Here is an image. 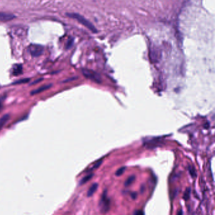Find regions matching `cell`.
<instances>
[{
  "label": "cell",
  "mask_w": 215,
  "mask_h": 215,
  "mask_svg": "<svg viewBox=\"0 0 215 215\" xmlns=\"http://www.w3.org/2000/svg\"><path fill=\"white\" fill-rule=\"evenodd\" d=\"M66 15L67 17H68L69 18L76 20L80 24L84 25L85 27H87L88 29H89L90 31L93 33L96 34L98 32V30L95 28V27L93 24H92L89 21V20L86 19L84 17L81 15L80 14H78L76 13H68Z\"/></svg>",
  "instance_id": "obj_1"
},
{
  "label": "cell",
  "mask_w": 215,
  "mask_h": 215,
  "mask_svg": "<svg viewBox=\"0 0 215 215\" xmlns=\"http://www.w3.org/2000/svg\"><path fill=\"white\" fill-rule=\"evenodd\" d=\"M82 73L86 78L95 81L96 83H101V77L95 71L87 69H83Z\"/></svg>",
  "instance_id": "obj_2"
},
{
  "label": "cell",
  "mask_w": 215,
  "mask_h": 215,
  "mask_svg": "<svg viewBox=\"0 0 215 215\" xmlns=\"http://www.w3.org/2000/svg\"><path fill=\"white\" fill-rule=\"evenodd\" d=\"M28 51L32 56L38 57L43 54L44 47L38 44H31L28 47Z\"/></svg>",
  "instance_id": "obj_3"
},
{
  "label": "cell",
  "mask_w": 215,
  "mask_h": 215,
  "mask_svg": "<svg viewBox=\"0 0 215 215\" xmlns=\"http://www.w3.org/2000/svg\"><path fill=\"white\" fill-rule=\"evenodd\" d=\"M106 192H107L105 191V192L104 193L100 202V205L102 206V209H104V211L105 213H106L109 208V199H107L106 197Z\"/></svg>",
  "instance_id": "obj_4"
},
{
  "label": "cell",
  "mask_w": 215,
  "mask_h": 215,
  "mask_svg": "<svg viewBox=\"0 0 215 215\" xmlns=\"http://www.w3.org/2000/svg\"><path fill=\"white\" fill-rule=\"evenodd\" d=\"M15 18V16L11 13L0 12V21L2 22H8L10 21Z\"/></svg>",
  "instance_id": "obj_5"
},
{
  "label": "cell",
  "mask_w": 215,
  "mask_h": 215,
  "mask_svg": "<svg viewBox=\"0 0 215 215\" xmlns=\"http://www.w3.org/2000/svg\"><path fill=\"white\" fill-rule=\"evenodd\" d=\"M98 187V184L97 183H95L94 184H92V186L90 187V189L88 191L87 196L91 197V196H93V194L96 192Z\"/></svg>",
  "instance_id": "obj_6"
},
{
  "label": "cell",
  "mask_w": 215,
  "mask_h": 215,
  "mask_svg": "<svg viewBox=\"0 0 215 215\" xmlns=\"http://www.w3.org/2000/svg\"><path fill=\"white\" fill-rule=\"evenodd\" d=\"M51 86H52V85H44L41 87H39V88L32 91L31 93H30V94L31 95H35V94H39V93H40V92H42L46 90H47L49 89L50 87H51Z\"/></svg>",
  "instance_id": "obj_7"
},
{
  "label": "cell",
  "mask_w": 215,
  "mask_h": 215,
  "mask_svg": "<svg viewBox=\"0 0 215 215\" xmlns=\"http://www.w3.org/2000/svg\"><path fill=\"white\" fill-rule=\"evenodd\" d=\"M22 72V66L20 65H16L13 68V74L14 75H19Z\"/></svg>",
  "instance_id": "obj_8"
},
{
  "label": "cell",
  "mask_w": 215,
  "mask_h": 215,
  "mask_svg": "<svg viewBox=\"0 0 215 215\" xmlns=\"http://www.w3.org/2000/svg\"><path fill=\"white\" fill-rule=\"evenodd\" d=\"M9 119V115L8 114H6L3 116L2 118H0V129L5 126V124L8 122Z\"/></svg>",
  "instance_id": "obj_9"
},
{
  "label": "cell",
  "mask_w": 215,
  "mask_h": 215,
  "mask_svg": "<svg viewBox=\"0 0 215 215\" xmlns=\"http://www.w3.org/2000/svg\"><path fill=\"white\" fill-rule=\"evenodd\" d=\"M93 176H94V174H93V173H90V174H88V175H87V176L84 177L81 180V181H80V185H83V184L87 182L90 179H91Z\"/></svg>",
  "instance_id": "obj_10"
},
{
  "label": "cell",
  "mask_w": 215,
  "mask_h": 215,
  "mask_svg": "<svg viewBox=\"0 0 215 215\" xmlns=\"http://www.w3.org/2000/svg\"><path fill=\"white\" fill-rule=\"evenodd\" d=\"M135 176H130L126 180V182H124V186L126 187H128V186H129L131 184L135 181Z\"/></svg>",
  "instance_id": "obj_11"
},
{
  "label": "cell",
  "mask_w": 215,
  "mask_h": 215,
  "mask_svg": "<svg viewBox=\"0 0 215 215\" xmlns=\"http://www.w3.org/2000/svg\"><path fill=\"white\" fill-rule=\"evenodd\" d=\"M190 194H191V188H187L186 192H184L183 198L186 201H187L190 198Z\"/></svg>",
  "instance_id": "obj_12"
},
{
  "label": "cell",
  "mask_w": 215,
  "mask_h": 215,
  "mask_svg": "<svg viewBox=\"0 0 215 215\" xmlns=\"http://www.w3.org/2000/svg\"><path fill=\"white\" fill-rule=\"evenodd\" d=\"M126 170V167H120V169H119L116 172V176L119 177V176H122V174H123V173L125 172Z\"/></svg>",
  "instance_id": "obj_13"
},
{
  "label": "cell",
  "mask_w": 215,
  "mask_h": 215,
  "mask_svg": "<svg viewBox=\"0 0 215 215\" xmlns=\"http://www.w3.org/2000/svg\"><path fill=\"white\" fill-rule=\"evenodd\" d=\"M189 172H190V173H191V176H192V177H196V172H195V170H194V169L193 167H190L189 168Z\"/></svg>",
  "instance_id": "obj_14"
},
{
  "label": "cell",
  "mask_w": 215,
  "mask_h": 215,
  "mask_svg": "<svg viewBox=\"0 0 215 215\" xmlns=\"http://www.w3.org/2000/svg\"><path fill=\"white\" fill-rule=\"evenodd\" d=\"M73 44V38H71V39H70L68 40V44H67V45H66V48H67V49L70 48L71 46H72Z\"/></svg>",
  "instance_id": "obj_15"
},
{
  "label": "cell",
  "mask_w": 215,
  "mask_h": 215,
  "mask_svg": "<svg viewBox=\"0 0 215 215\" xmlns=\"http://www.w3.org/2000/svg\"><path fill=\"white\" fill-rule=\"evenodd\" d=\"M102 161H100L97 162L95 165H94V166L93 167V168H92V169H91V170H94V169H96L98 168V167L100 166V165L102 164Z\"/></svg>",
  "instance_id": "obj_16"
},
{
  "label": "cell",
  "mask_w": 215,
  "mask_h": 215,
  "mask_svg": "<svg viewBox=\"0 0 215 215\" xmlns=\"http://www.w3.org/2000/svg\"><path fill=\"white\" fill-rule=\"evenodd\" d=\"M28 81H29V79H24V80H20V81H17V82H15V83H17V84H18V83H22L28 82Z\"/></svg>",
  "instance_id": "obj_17"
},
{
  "label": "cell",
  "mask_w": 215,
  "mask_h": 215,
  "mask_svg": "<svg viewBox=\"0 0 215 215\" xmlns=\"http://www.w3.org/2000/svg\"><path fill=\"white\" fill-rule=\"evenodd\" d=\"M136 196H137V193H136V192L131 193V197L132 198V199H136Z\"/></svg>",
  "instance_id": "obj_18"
},
{
  "label": "cell",
  "mask_w": 215,
  "mask_h": 215,
  "mask_svg": "<svg viewBox=\"0 0 215 215\" xmlns=\"http://www.w3.org/2000/svg\"><path fill=\"white\" fill-rule=\"evenodd\" d=\"M134 214L138 215V214H144V213H143V211H137Z\"/></svg>",
  "instance_id": "obj_19"
},
{
  "label": "cell",
  "mask_w": 215,
  "mask_h": 215,
  "mask_svg": "<svg viewBox=\"0 0 215 215\" xmlns=\"http://www.w3.org/2000/svg\"><path fill=\"white\" fill-rule=\"evenodd\" d=\"M2 105H3V99H2V98H0V109L2 108Z\"/></svg>",
  "instance_id": "obj_20"
}]
</instances>
